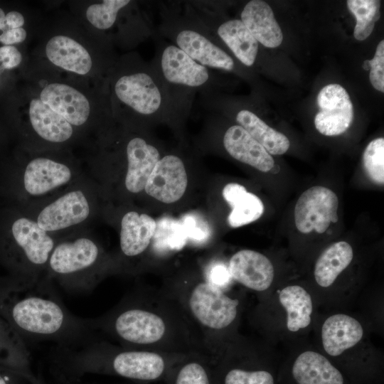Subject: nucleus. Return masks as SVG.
I'll return each mask as SVG.
<instances>
[{
    "label": "nucleus",
    "instance_id": "37",
    "mask_svg": "<svg viewBox=\"0 0 384 384\" xmlns=\"http://www.w3.org/2000/svg\"><path fill=\"white\" fill-rule=\"evenodd\" d=\"M204 279L212 285L225 291L233 278L228 265L215 262L206 269Z\"/></svg>",
    "mask_w": 384,
    "mask_h": 384
},
{
    "label": "nucleus",
    "instance_id": "35",
    "mask_svg": "<svg viewBox=\"0 0 384 384\" xmlns=\"http://www.w3.org/2000/svg\"><path fill=\"white\" fill-rule=\"evenodd\" d=\"M23 16L16 11L5 14L0 8V43L4 46H11L25 41L27 36Z\"/></svg>",
    "mask_w": 384,
    "mask_h": 384
},
{
    "label": "nucleus",
    "instance_id": "17",
    "mask_svg": "<svg viewBox=\"0 0 384 384\" xmlns=\"http://www.w3.org/2000/svg\"><path fill=\"white\" fill-rule=\"evenodd\" d=\"M228 269L233 279L257 292L267 289L274 275L270 260L252 250H242L235 253L229 261Z\"/></svg>",
    "mask_w": 384,
    "mask_h": 384
},
{
    "label": "nucleus",
    "instance_id": "30",
    "mask_svg": "<svg viewBox=\"0 0 384 384\" xmlns=\"http://www.w3.org/2000/svg\"><path fill=\"white\" fill-rule=\"evenodd\" d=\"M347 6L356 19L353 36L364 41L373 32L375 23L380 16V1L378 0H348Z\"/></svg>",
    "mask_w": 384,
    "mask_h": 384
},
{
    "label": "nucleus",
    "instance_id": "3",
    "mask_svg": "<svg viewBox=\"0 0 384 384\" xmlns=\"http://www.w3.org/2000/svg\"><path fill=\"white\" fill-rule=\"evenodd\" d=\"M107 75L105 92L112 116L139 124L168 122L165 87L150 62L128 55L116 61Z\"/></svg>",
    "mask_w": 384,
    "mask_h": 384
},
{
    "label": "nucleus",
    "instance_id": "25",
    "mask_svg": "<svg viewBox=\"0 0 384 384\" xmlns=\"http://www.w3.org/2000/svg\"><path fill=\"white\" fill-rule=\"evenodd\" d=\"M159 384H215L213 360L206 353L188 354L171 369Z\"/></svg>",
    "mask_w": 384,
    "mask_h": 384
},
{
    "label": "nucleus",
    "instance_id": "23",
    "mask_svg": "<svg viewBox=\"0 0 384 384\" xmlns=\"http://www.w3.org/2000/svg\"><path fill=\"white\" fill-rule=\"evenodd\" d=\"M292 373L297 384H343L341 372L321 354L305 351L295 360Z\"/></svg>",
    "mask_w": 384,
    "mask_h": 384
},
{
    "label": "nucleus",
    "instance_id": "19",
    "mask_svg": "<svg viewBox=\"0 0 384 384\" xmlns=\"http://www.w3.org/2000/svg\"><path fill=\"white\" fill-rule=\"evenodd\" d=\"M46 55L55 66L80 75L93 68V59L88 50L75 39L63 35L50 38L46 43Z\"/></svg>",
    "mask_w": 384,
    "mask_h": 384
},
{
    "label": "nucleus",
    "instance_id": "22",
    "mask_svg": "<svg viewBox=\"0 0 384 384\" xmlns=\"http://www.w3.org/2000/svg\"><path fill=\"white\" fill-rule=\"evenodd\" d=\"M363 335L361 324L354 318L342 314L329 316L321 329L324 348L331 356H338L354 346Z\"/></svg>",
    "mask_w": 384,
    "mask_h": 384
},
{
    "label": "nucleus",
    "instance_id": "41",
    "mask_svg": "<svg viewBox=\"0 0 384 384\" xmlns=\"http://www.w3.org/2000/svg\"><path fill=\"white\" fill-rule=\"evenodd\" d=\"M58 380L65 382L67 384H151V383H136L132 381L121 382V383H92L83 380L81 378H57Z\"/></svg>",
    "mask_w": 384,
    "mask_h": 384
},
{
    "label": "nucleus",
    "instance_id": "13",
    "mask_svg": "<svg viewBox=\"0 0 384 384\" xmlns=\"http://www.w3.org/2000/svg\"><path fill=\"white\" fill-rule=\"evenodd\" d=\"M89 201L81 190L65 193L45 206L36 223L48 232L63 230L84 222L90 215Z\"/></svg>",
    "mask_w": 384,
    "mask_h": 384
},
{
    "label": "nucleus",
    "instance_id": "45",
    "mask_svg": "<svg viewBox=\"0 0 384 384\" xmlns=\"http://www.w3.org/2000/svg\"><path fill=\"white\" fill-rule=\"evenodd\" d=\"M39 384H43V383L41 382Z\"/></svg>",
    "mask_w": 384,
    "mask_h": 384
},
{
    "label": "nucleus",
    "instance_id": "27",
    "mask_svg": "<svg viewBox=\"0 0 384 384\" xmlns=\"http://www.w3.org/2000/svg\"><path fill=\"white\" fill-rule=\"evenodd\" d=\"M353 257L352 247L347 242L339 241L329 246L315 264L314 273L316 283L322 287L331 286Z\"/></svg>",
    "mask_w": 384,
    "mask_h": 384
},
{
    "label": "nucleus",
    "instance_id": "18",
    "mask_svg": "<svg viewBox=\"0 0 384 384\" xmlns=\"http://www.w3.org/2000/svg\"><path fill=\"white\" fill-rule=\"evenodd\" d=\"M222 144L231 157L262 172H268L274 167L272 156L239 124L225 129Z\"/></svg>",
    "mask_w": 384,
    "mask_h": 384
},
{
    "label": "nucleus",
    "instance_id": "42",
    "mask_svg": "<svg viewBox=\"0 0 384 384\" xmlns=\"http://www.w3.org/2000/svg\"><path fill=\"white\" fill-rule=\"evenodd\" d=\"M0 384H9V377L0 372Z\"/></svg>",
    "mask_w": 384,
    "mask_h": 384
},
{
    "label": "nucleus",
    "instance_id": "32",
    "mask_svg": "<svg viewBox=\"0 0 384 384\" xmlns=\"http://www.w3.org/2000/svg\"><path fill=\"white\" fill-rule=\"evenodd\" d=\"M231 207L228 223L232 228H238L252 223L260 218L264 212V206L260 198L247 191Z\"/></svg>",
    "mask_w": 384,
    "mask_h": 384
},
{
    "label": "nucleus",
    "instance_id": "28",
    "mask_svg": "<svg viewBox=\"0 0 384 384\" xmlns=\"http://www.w3.org/2000/svg\"><path fill=\"white\" fill-rule=\"evenodd\" d=\"M279 299L287 311V326L290 331L295 332L309 325L312 300L303 287L298 285L286 287L279 292Z\"/></svg>",
    "mask_w": 384,
    "mask_h": 384
},
{
    "label": "nucleus",
    "instance_id": "4",
    "mask_svg": "<svg viewBox=\"0 0 384 384\" xmlns=\"http://www.w3.org/2000/svg\"><path fill=\"white\" fill-rule=\"evenodd\" d=\"M10 316L31 340L55 341L60 347L87 341V336L94 331L90 319L73 316L50 287L33 278L17 294Z\"/></svg>",
    "mask_w": 384,
    "mask_h": 384
},
{
    "label": "nucleus",
    "instance_id": "39",
    "mask_svg": "<svg viewBox=\"0 0 384 384\" xmlns=\"http://www.w3.org/2000/svg\"><path fill=\"white\" fill-rule=\"evenodd\" d=\"M22 55L20 51L13 46L0 47V70L13 69L20 65Z\"/></svg>",
    "mask_w": 384,
    "mask_h": 384
},
{
    "label": "nucleus",
    "instance_id": "33",
    "mask_svg": "<svg viewBox=\"0 0 384 384\" xmlns=\"http://www.w3.org/2000/svg\"><path fill=\"white\" fill-rule=\"evenodd\" d=\"M129 0H104L90 5L86 18L95 28L106 31L112 28L120 10L129 4Z\"/></svg>",
    "mask_w": 384,
    "mask_h": 384
},
{
    "label": "nucleus",
    "instance_id": "11",
    "mask_svg": "<svg viewBox=\"0 0 384 384\" xmlns=\"http://www.w3.org/2000/svg\"><path fill=\"white\" fill-rule=\"evenodd\" d=\"M316 129L325 136H337L347 130L353 119V107L347 91L338 84H329L318 94Z\"/></svg>",
    "mask_w": 384,
    "mask_h": 384
},
{
    "label": "nucleus",
    "instance_id": "21",
    "mask_svg": "<svg viewBox=\"0 0 384 384\" xmlns=\"http://www.w3.org/2000/svg\"><path fill=\"white\" fill-rule=\"evenodd\" d=\"M156 223L147 214L129 211L121 220L120 249L127 257L142 255L149 247L154 237Z\"/></svg>",
    "mask_w": 384,
    "mask_h": 384
},
{
    "label": "nucleus",
    "instance_id": "8",
    "mask_svg": "<svg viewBox=\"0 0 384 384\" xmlns=\"http://www.w3.org/2000/svg\"><path fill=\"white\" fill-rule=\"evenodd\" d=\"M101 260L97 243L90 238L80 237L56 243L46 270L65 288L88 291L97 283V271Z\"/></svg>",
    "mask_w": 384,
    "mask_h": 384
},
{
    "label": "nucleus",
    "instance_id": "1",
    "mask_svg": "<svg viewBox=\"0 0 384 384\" xmlns=\"http://www.w3.org/2000/svg\"><path fill=\"white\" fill-rule=\"evenodd\" d=\"M90 322L95 331L123 347L208 355L196 326L164 292L127 295L111 310Z\"/></svg>",
    "mask_w": 384,
    "mask_h": 384
},
{
    "label": "nucleus",
    "instance_id": "43",
    "mask_svg": "<svg viewBox=\"0 0 384 384\" xmlns=\"http://www.w3.org/2000/svg\"><path fill=\"white\" fill-rule=\"evenodd\" d=\"M363 68L364 70H370V66H369V64H368V60H366L363 62Z\"/></svg>",
    "mask_w": 384,
    "mask_h": 384
},
{
    "label": "nucleus",
    "instance_id": "10",
    "mask_svg": "<svg viewBox=\"0 0 384 384\" xmlns=\"http://www.w3.org/2000/svg\"><path fill=\"white\" fill-rule=\"evenodd\" d=\"M338 199L331 189L315 186L306 190L297 200L294 208V223L304 234L314 230L324 233L331 223L338 221Z\"/></svg>",
    "mask_w": 384,
    "mask_h": 384
},
{
    "label": "nucleus",
    "instance_id": "9",
    "mask_svg": "<svg viewBox=\"0 0 384 384\" xmlns=\"http://www.w3.org/2000/svg\"><path fill=\"white\" fill-rule=\"evenodd\" d=\"M8 250L16 251L18 262L31 271V276L38 270H46L49 257L55 242L49 233L39 227L36 221L26 216H16L1 228ZM33 278V277H32Z\"/></svg>",
    "mask_w": 384,
    "mask_h": 384
},
{
    "label": "nucleus",
    "instance_id": "34",
    "mask_svg": "<svg viewBox=\"0 0 384 384\" xmlns=\"http://www.w3.org/2000/svg\"><path fill=\"white\" fill-rule=\"evenodd\" d=\"M365 171L375 183H384V139L372 140L366 146L363 155Z\"/></svg>",
    "mask_w": 384,
    "mask_h": 384
},
{
    "label": "nucleus",
    "instance_id": "46",
    "mask_svg": "<svg viewBox=\"0 0 384 384\" xmlns=\"http://www.w3.org/2000/svg\"><path fill=\"white\" fill-rule=\"evenodd\" d=\"M1 73V70H0V73Z\"/></svg>",
    "mask_w": 384,
    "mask_h": 384
},
{
    "label": "nucleus",
    "instance_id": "12",
    "mask_svg": "<svg viewBox=\"0 0 384 384\" xmlns=\"http://www.w3.org/2000/svg\"><path fill=\"white\" fill-rule=\"evenodd\" d=\"M187 175L182 159L176 154L161 156L151 173L144 191L165 203L178 201L187 187Z\"/></svg>",
    "mask_w": 384,
    "mask_h": 384
},
{
    "label": "nucleus",
    "instance_id": "31",
    "mask_svg": "<svg viewBox=\"0 0 384 384\" xmlns=\"http://www.w3.org/2000/svg\"><path fill=\"white\" fill-rule=\"evenodd\" d=\"M214 372L215 384H274L273 376L265 370L228 368L214 362Z\"/></svg>",
    "mask_w": 384,
    "mask_h": 384
},
{
    "label": "nucleus",
    "instance_id": "7",
    "mask_svg": "<svg viewBox=\"0 0 384 384\" xmlns=\"http://www.w3.org/2000/svg\"><path fill=\"white\" fill-rule=\"evenodd\" d=\"M159 36L169 40L193 60L211 70L233 72L235 59L198 19L186 2H159Z\"/></svg>",
    "mask_w": 384,
    "mask_h": 384
},
{
    "label": "nucleus",
    "instance_id": "6",
    "mask_svg": "<svg viewBox=\"0 0 384 384\" xmlns=\"http://www.w3.org/2000/svg\"><path fill=\"white\" fill-rule=\"evenodd\" d=\"M183 309L202 338L208 355L214 358L220 351V336L235 322L239 300L205 279L191 284L168 288L164 291Z\"/></svg>",
    "mask_w": 384,
    "mask_h": 384
},
{
    "label": "nucleus",
    "instance_id": "14",
    "mask_svg": "<svg viewBox=\"0 0 384 384\" xmlns=\"http://www.w3.org/2000/svg\"><path fill=\"white\" fill-rule=\"evenodd\" d=\"M40 100L73 127L85 124L92 108L87 97L78 89L62 82H51L41 90Z\"/></svg>",
    "mask_w": 384,
    "mask_h": 384
},
{
    "label": "nucleus",
    "instance_id": "44",
    "mask_svg": "<svg viewBox=\"0 0 384 384\" xmlns=\"http://www.w3.org/2000/svg\"><path fill=\"white\" fill-rule=\"evenodd\" d=\"M57 381L58 384H67L65 382L60 380H57Z\"/></svg>",
    "mask_w": 384,
    "mask_h": 384
},
{
    "label": "nucleus",
    "instance_id": "24",
    "mask_svg": "<svg viewBox=\"0 0 384 384\" xmlns=\"http://www.w3.org/2000/svg\"><path fill=\"white\" fill-rule=\"evenodd\" d=\"M28 114L33 130L44 140L62 143L73 136V127L45 105L40 98L31 100Z\"/></svg>",
    "mask_w": 384,
    "mask_h": 384
},
{
    "label": "nucleus",
    "instance_id": "2",
    "mask_svg": "<svg viewBox=\"0 0 384 384\" xmlns=\"http://www.w3.org/2000/svg\"><path fill=\"white\" fill-rule=\"evenodd\" d=\"M187 355L130 348L105 340H90L78 347H61L55 361V376L78 378L85 374H97L136 383H160Z\"/></svg>",
    "mask_w": 384,
    "mask_h": 384
},
{
    "label": "nucleus",
    "instance_id": "15",
    "mask_svg": "<svg viewBox=\"0 0 384 384\" xmlns=\"http://www.w3.org/2000/svg\"><path fill=\"white\" fill-rule=\"evenodd\" d=\"M124 151L127 164L124 184L128 191L137 193L144 190L151 173L161 157V151L142 136L129 138Z\"/></svg>",
    "mask_w": 384,
    "mask_h": 384
},
{
    "label": "nucleus",
    "instance_id": "40",
    "mask_svg": "<svg viewBox=\"0 0 384 384\" xmlns=\"http://www.w3.org/2000/svg\"><path fill=\"white\" fill-rule=\"evenodd\" d=\"M246 192L247 190L243 186L236 183H230L225 186L222 194L224 199L231 206Z\"/></svg>",
    "mask_w": 384,
    "mask_h": 384
},
{
    "label": "nucleus",
    "instance_id": "16",
    "mask_svg": "<svg viewBox=\"0 0 384 384\" xmlns=\"http://www.w3.org/2000/svg\"><path fill=\"white\" fill-rule=\"evenodd\" d=\"M73 177L70 168L47 157H36L25 167L22 185L29 196H40L67 184Z\"/></svg>",
    "mask_w": 384,
    "mask_h": 384
},
{
    "label": "nucleus",
    "instance_id": "36",
    "mask_svg": "<svg viewBox=\"0 0 384 384\" xmlns=\"http://www.w3.org/2000/svg\"><path fill=\"white\" fill-rule=\"evenodd\" d=\"M370 66L369 79L373 87L384 92V41L378 45L374 57L368 60Z\"/></svg>",
    "mask_w": 384,
    "mask_h": 384
},
{
    "label": "nucleus",
    "instance_id": "38",
    "mask_svg": "<svg viewBox=\"0 0 384 384\" xmlns=\"http://www.w3.org/2000/svg\"><path fill=\"white\" fill-rule=\"evenodd\" d=\"M187 238L196 242H203L209 236L208 228L203 220L193 214L186 215L181 221Z\"/></svg>",
    "mask_w": 384,
    "mask_h": 384
},
{
    "label": "nucleus",
    "instance_id": "20",
    "mask_svg": "<svg viewBox=\"0 0 384 384\" xmlns=\"http://www.w3.org/2000/svg\"><path fill=\"white\" fill-rule=\"evenodd\" d=\"M240 19L262 46L272 48L282 43V30L267 2L262 0L248 1L241 11Z\"/></svg>",
    "mask_w": 384,
    "mask_h": 384
},
{
    "label": "nucleus",
    "instance_id": "5",
    "mask_svg": "<svg viewBox=\"0 0 384 384\" xmlns=\"http://www.w3.org/2000/svg\"><path fill=\"white\" fill-rule=\"evenodd\" d=\"M154 37L155 53L150 63L165 87L168 122L180 124L191 112L196 94L215 91L216 75L171 42L156 35Z\"/></svg>",
    "mask_w": 384,
    "mask_h": 384
},
{
    "label": "nucleus",
    "instance_id": "29",
    "mask_svg": "<svg viewBox=\"0 0 384 384\" xmlns=\"http://www.w3.org/2000/svg\"><path fill=\"white\" fill-rule=\"evenodd\" d=\"M187 236L180 221L163 218L156 223L152 238V248L157 255L181 250L186 244Z\"/></svg>",
    "mask_w": 384,
    "mask_h": 384
},
{
    "label": "nucleus",
    "instance_id": "26",
    "mask_svg": "<svg viewBox=\"0 0 384 384\" xmlns=\"http://www.w3.org/2000/svg\"><path fill=\"white\" fill-rule=\"evenodd\" d=\"M235 119L270 155H281L289 148V139L282 133L268 126L252 110L240 108Z\"/></svg>",
    "mask_w": 384,
    "mask_h": 384
}]
</instances>
